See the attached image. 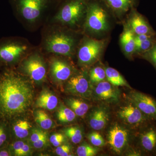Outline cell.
Segmentation results:
<instances>
[{
	"label": "cell",
	"instance_id": "cell-1",
	"mask_svg": "<svg viewBox=\"0 0 156 156\" xmlns=\"http://www.w3.org/2000/svg\"><path fill=\"white\" fill-rule=\"evenodd\" d=\"M33 82L15 68L0 69V120L9 122L20 118L33 103Z\"/></svg>",
	"mask_w": 156,
	"mask_h": 156
},
{
	"label": "cell",
	"instance_id": "cell-2",
	"mask_svg": "<svg viewBox=\"0 0 156 156\" xmlns=\"http://www.w3.org/2000/svg\"><path fill=\"white\" fill-rule=\"evenodd\" d=\"M38 47L45 55H56L69 58L76 56L78 45L83 34L66 27L47 22L41 28Z\"/></svg>",
	"mask_w": 156,
	"mask_h": 156
},
{
	"label": "cell",
	"instance_id": "cell-3",
	"mask_svg": "<svg viewBox=\"0 0 156 156\" xmlns=\"http://www.w3.org/2000/svg\"><path fill=\"white\" fill-rule=\"evenodd\" d=\"M59 1L11 0V4L16 19L26 30L33 32L48 22Z\"/></svg>",
	"mask_w": 156,
	"mask_h": 156
},
{
	"label": "cell",
	"instance_id": "cell-4",
	"mask_svg": "<svg viewBox=\"0 0 156 156\" xmlns=\"http://www.w3.org/2000/svg\"><path fill=\"white\" fill-rule=\"evenodd\" d=\"M90 1L60 0L47 22L58 23L83 33V26Z\"/></svg>",
	"mask_w": 156,
	"mask_h": 156
},
{
	"label": "cell",
	"instance_id": "cell-5",
	"mask_svg": "<svg viewBox=\"0 0 156 156\" xmlns=\"http://www.w3.org/2000/svg\"><path fill=\"white\" fill-rule=\"evenodd\" d=\"M113 20L100 0H90L82 32L95 38L105 36L111 30Z\"/></svg>",
	"mask_w": 156,
	"mask_h": 156
},
{
	"label": "cell",
	"instance_id": "cell-6",
	"mask_svg": "<svg viewBox=\"0 0 156 156\" xmlns=\"http://www.w3.org/2000/svg\"><path fill=\"white\" fill-rule=\"evenodd\" d=\"M35 47L23 37H7L0 39V68H15Z\"/></svg>",
	"mask_w": 156,
	"mask_h": 156
},
{
	"label": "cell",
	"instance_id": "cell-7",
	"mask_svg": "<svg viewBox=\"0 0 156 156\" xmlns=\"http://www.w3.org/2000/svg\"><path fill=\"white\" fill-rule=\"evenodd\" d=\"M45 56L38 46H36L15 69L32 82L42 83L46 81L48 71V62Z\"/></svg>",
	"mask_w": 156,
	"mask_h": 156
},
{
	"label": "cell",
	"instance_id": "cell-8",
	"mask_svg": "<svg viewBox=\"0 0 156 156\" xmlns=\"http://www.w3.org/2000/svg\"><path fill=\"white\" fill-rule=\"evenodd\" d=\"M108 40V38L97 39L84 34L76 54L79 66L89 67L98 61L105 50Z\"/></svg>",
	"mask_w": 156,
	"mask_h": 156
},
{
	"label": "cell",
	"instance_id": "cell-9",
	"mask_svg": "<svg viewBox=\"0 0 156 156\" xmlns=\"http://www.w3.org/2000/svg\"><path fill=\"white\" fill-rule=\"evenodd\" d=\"M48 59V71L51 80L58 84L65 83L75 71L69 61L70 58L56 55H46Z\"/></svg>",
	"mask_w": 156,
	"mask_h": 156
},
{
	"label": "cell",
	"instance_id": "cell-10",
	"mask_svg": "<svg viewBox=\"0 0 156 156\" xmlns=\"http://www.w3.org/2000/svg\"><path fill=\"white\" fill-rule=\"evenodd\" d=\"M92 88L88 73L84 70L75 72L66 82V92L86 99H90L92 97Z\"/></svg>",
	"mask_w": 156,
	"mask_h": 156
},
{
	"label": "cell",
	"instance_id": "cell-11",
	"mask_svg": "<svg viewBox=\"0 0 156 156\" xmlns=\"http://www.w3.org/2000/svg\"><path fill=\"white\" fill-rule=\"evenodd\" d=\"M118 22H125L128 14L136 9L139 0H100Z\"/></svg>",
	"mask_w": 156,
	"mask_h": 156
},
{
	"label": "cell",
	"instance_id": "cell-12",
	"mask_svg": "<svg viewBox=\"0 0 156 156\" xmlns=\"http://www.w3.org/2000/svg\"><path fill=\"white\" fill-rule=\"evenodd\" d=\"M131 103L151 119L156 122V101L142 92L133 91L128 96Z\"/></svg>",
	"mask_w": 156,
	"mask_h": 156
},
{
	"label": "cell",
	"instance_id": "cell-13",
	"mask_svg": "<svg viewBox=\"0 0 156 156\" xmlns=\"http://www.w3.org/2000/svg\"><path fill=\"white\" fill-rule=\"evenodd\" d=\"M118 114L122 120L131 125L145 126L154 121L147 116L133 104L121 108L118 112Z\"/></svg>",
	"mask_w": 156,
	"mask_h": 156
},
{
	"label": "cell",
	"instance_id": "cell-14",
	"mask_svg": "<svg viewBox=\"0 0 156 156\" xmlns=\"http://www.w3.org/2000/svg\"><path fill=\"white\" fill-rule=\"evenodd\" d=\"M129 27L135 35L147 34L155 36L156 33L142 15L133 9L128 14L125 22Z\"/></svg>",
	"mask_w": 156,
	"mask_h": 156
},
{
	"label": "cell",
	"instance_id": "cell-15",
	"mask_svg": "<svg viewBox=\"0 0 156 156\" xmlns=\"http://www.w3.org/2000/svg\"><path fill=\"white\" fill-rule=\"evenodd\" d=\"M128 140V131L119 125H114L109 131V144L113 150L117 153H121L124 149Z\"/></svg>",
	"mask_w": 156,
	"mask_h": 156
},
{
	"label": "cell",
	"instance_id": "cell-16",
	"mask_svg": "<svg viewBox=\"0 0 156 156\" xmlns=\"http://www.w3.org/2000/svg\"><path fill=\"white\" fill-rule=\"evenodd\" d=\"M150 123L144 127V131L140 136V142L143 150L145 152L156 154V127L153 125H149Z\"/></svg>",
	"mask_w": 156,
	"mask_h": 156
},
{
	"label": "cell",
	"instance_id": "cell-17",
	"mask_svg": "<svg viewBox=\"0 0 156 156\" xmlns=\"http://www.w3.org/2000/svg\"><path fill=\"white\" fill-rule=\"evenodd\" d=\"M95 93L99 100L108 102L119 101V92L108 81H103L98 83L95 89Z\"/></svg>",
	"mask_w": 156,
	"mask_h": 156
},
{
	"label": "cell",
	"instance_id": "cell-18",
	"mask_svg": "<svg viewBox=\"0 0 156 156\" xmlns=\"http://www.w3.org/2000/svg\"><path fill=\"white\" fill-rule=\"evenodd\" d=\"M124 27V30L120 36V43L125 55L131 57L135 54V35L125 23Z\"/></svg>",
	"mask_w": 156,
	"mask_h": 156
},
{
	"label": "cell",
	"instance_id": "cell-19",
	"mask_svg": "<svg viewBox=\"0 0 156 156\" xmlns=\"http://www.w3.org/2000/svg\"><path fill=\"white\" fill-rule=\"evenodd\" d=\"M108 112L104 108H98L92 112L89 118L90 127L96 131L101 130L105 127L108 121Z\"/></svg>",
	"mask_w": 156,
	"mask_h": 156
},
{
	"label": "cell",
	"instance_id": "cell-20",
	"mask_svg": "<svg viewBox=\"0 0 156 156\" xmlns=\"http://www.w3.org/2000/svg\"><path fill=\"white\" fill-rule=\"evenodd\" d=\"M58 99L55 94L47 89L43 90L36 101V106L39 108L52 111L57 107Z\"/></svg>",
	"mask_w": 156,
	"mask_h": 156
},
{
	"label": "cell",
	"instance_id": "cell-21",
	"mask_svg": "<svg viewBox=\"0 0 156 156\" xmlns=\"http://www.w3.org/2000/svg\"><path fill=\"white\" fill-rule=\"evenodd\" d=\"M9 123L11 133L16 138L22 139L29 135L31 126L28 121L18 118L11 120Z\"/></svg>",
	"mask_w": 156,
	"mask_h": 156
},
{
	"label": "cell",
	"instance_id": "cell-22",
	"mask_svg": "<svg viewBox=\"0 0 156 156\" xmlns=\"http://www.w3.org/2000/svg\"><path fill=\"white\" fill-rule=\"evenodd\" d=\"M66 104L79 117H83L89 110V105L80 99L69 98L66 99Z\"/></svg>",
	"mask_w": 156,
	"mask_h": 156
},
{
	"label": "cell",
	"instance_id": "cell-23",
	"mask_svg": "<svg viewBox=\"0 0 156 156\" xmlns=\"http://www.w3.org/2000/svg\"><path fill=\"white\" fill-rule=\"evenodd\" d=\"M105 70L107 80L113 86L115 87H126L131 88L125 78L116 69L107 67Z\"/></svg>",
	"mask_w": 156,
	"mask_h": 156
},
{
	"label": "cell",
	"instance_id": "cell-24",
	"mask_svg": "<svg viewBox=\"0 0 156 156\" xmlns=\"http://www.w3.org/2000/svg\"><path fill=\"white\" fill-rule=\"evenodd\" d=\"M35 120L39 126L44 130H48L52 128L53 122L49 115L44 110H38L35 112Z\"/></svg>",
	"mask_w": 156,
	"mask_h": 156
},
{
	"label": "cell",
	"instance_id": "cell-25",
	"mask_svg": "<svg viewBox=\"0 0 156 156\" xmlns=\"http://www.w3.org/2000/svg\"><path fill=\"white\" fill-rule=\"evenodd\" d=\"M76 115L68 107L61 104L57 112V118L62 123H69L75 120Z\"/></svg>",
	"mask_w": 156,
	"mask_h": 156
},
{
	"label": "cell",
	"instance_id": "cell-26",
	"mask_svg": "<svg viewBox=\"0 0 156 156\" xmlns=\"http://www.w3.org/2000/svg\"><path fill=\"white\" fill-rule=\"evenodd\" d=\"M88 75L91 83H98L104 80L106 78L105 69L99 66H96L91 69Z\"/></svg>",
	"mask_w": 156,
	"mask_h": 156
},
{
	"label": "cell",
	"instance_id": "cell-27",
	"mask_svg": "<svg viewBox=\"0 0 156 156\" xmlns=\"http://www.w3.org/2000/svg\"><path fill=\"white\" fill-rule=\"evenodd\" d=\"M64 132L66 136L75 144L80 143L83 139V131L80 127L77 126L69 127L65 129Z\"/></svg>",
	"mask_w": 156,
	"mask_h": 156
},
{
	"label": "cell",
	"instance_id": "cell-28",
	"mask_svg": "<svg viewBox=\"0 0 156 156\" xmlns=\"http://www.w3.org/2000/svg\"><path fill=\"white\" fill-rule=\"evenodd\" d=\"M10 131L9 122L0 120V148L10 144L9 141Z\"/></svg>",
	"mask_w": 156,
	"mask_h": 156
},
{
	"label": "cell",
	"instance_id": "cell-29",
	"mask_svg": "<svg viewBox=\"0 0 156 156\" xmlns=\"http://www.w3.org/2000/svg\"><path fill=\"white\" fill-rule=\"evenodd\" d=\"M98 151L97 148L88 144H83L78 147L76 152L79 156H94L96 155Z\"/></svg>",
	"mask_w": 156,
	"mask_h": 156
},
{
	"label": "cell",
	"instance_id": "cell-30",
	"mask_svg": "<svg viewBox=\"0 0 156 156\" xmlns=\"http://www.w3.org/2000/svg\"><path fill=\"white\" fill-rule=\"evenodd\" d=\"M153 38L141 41H135V53H142L150 49L154 44Z\"/></svg>",
	"mask_w": 156,
	"mask_h": 156
},
{
	"label": "cell",
	"instance_id": "cell-31",
	"mask_svg": "<svg viewBox=\"0 0 156 156\" xmlns=\"http://www.w3.org/2000/svg\"><path fill=\"white\" fill-rule=\"evenodd\" d=\"M89 141L92 145L97 147L104 146L105 145V141L102 136L98 132H92L88 136Z\"/></svg>",
	"mask_w": 156,
	"mask_h": 156
},
{
	"label": "cell",
	"instance_id": "cell-32",
	"mask_svg": "<svg viewBox=\"0 0 156 156\" xmlns=\"http://www.w3.org/2000/svg\"><path fill=\"white\" fill-rule=\"evenodd\" d=\"M143 53L144 54V57L156 67V42L150 49Z\"/></svg>",
	"mask_w": 156,
	"mask_h": 156
},
{
	"label": "cell",
	"instance_id": "cell-33",
	"mask_svg": "<svg viewBox=\"0 0 156 156\" xmlns=\"http://www.w3.org/2000/svg\"><path fill=\"white\" fill-rule=\"evenodd\" d=\"M65 140V137L63 134L60 133H55L50 137V141L53 146L57 147L61 145Z\"/></svg>",
	"mask_w": 156,
	"mask_h": 156
},
{
	"label": "cell",
	"instance_id": "cell-34",
	"mask_svg": "<svg viewBox=\"0 0 156 156\" xmlns=\"http://www.w3.org/2000/svg\"><path fill=\"white\" fill-rule=\"evenodd\" d=\"M47 136H48L47 133L45 131L39 129H34L31 134L30 140L32 144Z\"/></svg>",
	"mask_w": 156,
	"mask_h": 156
},
{
	"label": "cell",
	"instance_id": "cell-35",
	"mask_svg": "<svg viewBox=\"0 0 156 156\" xmlns=\"http://www.w3.org/2000/svg\"><path fill=\"white\" fill-rule=\"evenodd\" d=\"M71 150V148L69 144H61V145L57 147L56 152V154L58 156H70Z\"/></svg>",
	"mask_w": 156,
	"mask_h": 156
},
{
	"label": "cell",
	"instance_id": "cell-36",
	"mask_svg": "<svg viewBox=\"0 0 156 156\" xmlns=\"http://www.w3.org/2000/svg\"><path fill=\"white\" fill-rule=\"evenodd\" d=\"M48 141V136H47L39 140L36 142L33 143H32L33 146L35 148L40 149L44 147L47 144Z\"/></svg>",
	"mask_w": 156,
	"mask_h": 156
},
{
	"label": "cell",
	"instance_id": "cell-37",
	"mask_svg": "<svg viewBox=\"0 0 156 156\" xmlns=\"http://www.w3.org/2000/svg\"><path fill=\"white\" fill-rule=\"evenodd\" d=\"M31 153V150L30 147L28 144L25 142L20 153V156L29 155Z\"/></svg>",
	"mask_w": 156,
	"mask_h": 156
},
{
	"label": "cell",
	"instance_id": "cell-38",
	"mask_svg": "<svg viewBox=\"0 0 156 156\" xmlns=\"http://www.w3.org/2000/svg\"><path fill=\"white\" fill-rule=\"evenodd\" d=\"M12 156L9 145L0 148V156Z\"/></svg>",
	"mask_w": 156,
	"mask_h": 156
},
{
	"label": "cell",
	"instance_id": "cell-39",
	"mask_svg": "<svg viewBox=\"0 0 156 156\" xmlns=\"http://www.w3.org/2000/svg\"><path fill=\"white\" fill-rule=\"evenodd\" d=\"M1 68H0V69H1Z\"/></svg>",
	"mask_w": 156,
	"mask_h": 156
}]
</instances>
